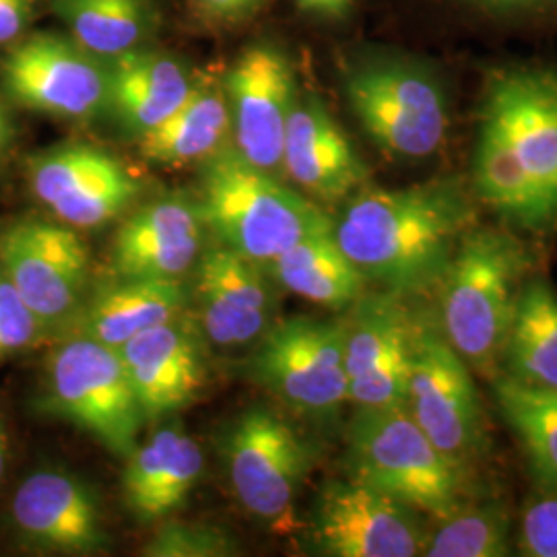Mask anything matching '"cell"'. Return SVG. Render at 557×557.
I'll list each match as a JSON object with an SVG mask.
<instances>
[{
	"label": "cell",
	"mask_w": 557,
	"mask_h": 557,
	"mask_svg": "<svg viewBox=\"0 0 557 557\" xmlns=\"http://www.w3.org/2000/svg\"><path fill=\"white\" fill-rule=\"evenodd\" d=\"M478 223L473 200L457 178L356 193L333 234L341 250L398 296L438 289L460 239Z\"/></svg>",
	"instance_id": "cell-1"
},
{
	"label": "cell",
	"mask_w": 557,
	"mask_h": 557,
	"mask_svg": "<svg viewBox=\"0 0 557 557\" xmlns=\"http://www.w3.org/2000/svg\"><path fill=\"white\" fill-rule=\"evenodd\" d=\"M197 211L223 246L257 264H271L301 239L335 227L320 207L244 160L236 147L205 160Z\"/></svg>",
	"instance_id": "cell-2"
},
{
	"label": "cell",
	"mask_w": 557,
	"mask_h": 557,
	"mask_svg": "<svg viewBox=\"0 0 557 557\" xmlns=\"http://www.w3.org/2000/svg\"><path fill=\"white\" fill-rule=\"evenodd\" d=\"M531 267L529 248L508 232L473 227L460 239L438 289L444 338L467 366H498Z\"/></svg>",
	"instance_id": "cell-3"
},
{
	"label": "cell",
	"mask_w": 557,
	"mask_h": 557,
	"mask_svg": "<svg viewBox=\"0 0 557 557\" xmlns=\"http://www.w3.org/2000/svg\"><path fill=\"white\" fill-rule=\"evenodd\" d=\"M349 478L430 517L465 504L467 467L440 453L405 405L358 407L347 430Z\"/></svg>",
	"instance_id": "cell-4"
},
{
	"label": "cell",
	"mask_w": 557,
	"mask_h": 557,
	"mask_svg": "<svg viewBox=\"0 0 557 557\" xmlns=\"http://www.w3.org/2000/svg\"><path fill=\"white\" fill-rule=\"evenodd\" d=\"M41 409L120 458L137 448L145 419L119 349L81 335L50 356Z\"/></svg>",
	"instance_id": "cell-5"
},
{
	"label": "cell",
	"mask_w": 557,
	"mask_h": 557,
	"mask_svg": "<svg viewBox=\"0 0 557 557\" xmlns=\"http://www.w3.org/2000/svg\"><path fill=\"white\" fill-rule=\"evenodd\" d=\"M347 101L380 149L400 160L434 156L448 133L440 81L407 60L361 62L345 77Z\"/></svg>",
	"instance_id": "cell-6"
},
{
	"label": "cell",
	"mask_w": 557,
	"mask_h": 557,
	"mask_svg": "<svg viewBox=\"0 0 557 557\" xmlns=\"http://www.w3.org/2000/svg\"><path fill=\"white\" fill-rule=\"evenodd\" d=\"M250 372L304 416L331 418L349 400L345 320H283L260 337Z\"/></svg>",
	"instance_id": "cell-7"
},
{
	"label": "cell",
	"mask_w": 557,
	"mask_h": 557,
	"mask_svg": "<svg viewBox=\"0 0 557 557\" xmlns=\"http://www.w3.org/2000/svg\"><path fill=\"white\" fill-rule=\"evenodd\" d=\"M407 411L440 453L467 467L487 446L483 407L467 361L438 329L416 324Z\"/></svg>",
	"instance_id": "cell-8"
},
{
	"label": "cell",
	"mask_w": 557,
	"mask_h": 557,
	"mask_svg": "<svg viewBox=\"0 0 557 557\" xmlns=\"http://www.w3.org/2000/svg\"><path fill=\"white\" fill-rule=\"evenodd\" d=\"M221 453L230 485L252 517L273 527L292 518L312 455L287 421L255 407L225 430Z\"/></svg>",
	"instance_id": "cell-9"
},
{
	"label": "cell",
	"mask_w": 557,
	"mask_h": 557,
	"mask_svg": "<svg viewBox=\"0 0 557 557\" xmlns=\"http://www.w3.org/2000/svg\"><path fill=\"white\" fill-rule=\"evenodd\" d=\"M11 100L54 119L85 120L108 110L110 60L52 34L20 41L0 64Z\"/></svg>",
	"instance_id": "cell-10"
},
{
	"label": "cell",
	"mask_w": 557,
	"mask_h": 557,
	"mask_svg": "<svg viewBox=\"0 0 557 557\" xmlns=\"http://www.w3.org/2000/svg\"><path fill=\"white\" fill-rule=\"evenodd\" d=\"M418 510L356 479L329 481L312 510L310 541L326 557L423 556Z\"/></svg>",
	"instance_id": "cell-11"
},
{
	"label": "cell",
	"mask_w": 557,
	"mask_h": 557,
	"mask_svg": "<svg viewBox=\"0 0 557 557\" xmlns=\"http://www.w3.org/2000/svg\"><path fill=\"white\" fill-rule=\"evenodd\" d=\"M0 267L44 329L73 319L85 301L89 255L71 227L21 221L0 238Z\"/></svg>",
	"instance_id": "cell-12"
},
{
	"label": "cell",
	"mask_w": 557,
	"mask_h": 557,
	"mask_svg": "<svg viewBox=\"0 0 557 557\" xmlns=\"http://www.w3.org/2000/svg\"><path fill=\"white\" fill-rule=\"evenodd\" d=\"M481 119L498 126L557 225V73L508 66L485 87Z\"/></svg>",
	"instance_id": "cell-13"
},
{
	"label": "cell",
	"mask_w": 557,
	"mask_h": 557,
	"mask_svg": "<svg viewBox=\"0 0 557 557\" xmlns=\"http://www.w3.org/2000/svg\"><path fill=\"white\" fill-rule=\"evenodd\" d=\"M384 292L361 296L345 320L349 400L358 407L405 405L416 337V317Z\"/></svg>",
	"instance_id": "cell-14"
},
{
	"label": "cell",
	"mask_w": 557,
	"mask_h": 557,
	"mask_svg": "<svg viewBox=\"0 0 557 557\" xmlns=\"http://www.w3.org/2000/svg\"><path fill=\"white\" fill-rule=\"evenodd\" d=\"M223 89L239 156L275 172L283 160L287 122L298 101L292 62L277 48L255 44L232 64Z\"/></svg>",
	"instance_id": "cell-15"
},
{
	"label": "cell",
	"mask_w": 557,
	"mask_h": 557,
	"mask_svg": "<svg viewBox=\"0 0 557 557\" xmlns=\"http://www.w3.org/2000/svg\"><path fill=\"white\" fill-rule=\"evenodd\" d=\"M29 184L38 199L75 227L116 220L140 193V182L100 147L71 143L29 161Z\"/></svg>",
	"instance_id": "cell-16"
},
{
	"label": "cell",
	"mask_w": 557,
	"mask_h": 557,
	"mask_svg": "<svg viewBox=\"0 0 557 557\" xmlns=\"http://www.w3.org/2000/svg\"><path fill=\"white\" fill-rule=\"evenodd\" d=\"M13 522L29 545L64 554L98 556L110 547L96 490L64 471H38L13 498Z\"/></svg>",
	"instance_id": "cell-17"
},
{
	"label": "cell",
	"mask_w": 557,
	"mask_h": 557,
	"mask_svg": "<svg viewBox=\"0 0 557 557\" xmlns=\"http://www.w3.org/2000/svg\"><path fill=\"white\" fill-rule=\"evenodd\" d=\"M281 168L324 202L349 199L368 182V168L351 140L314 96L296 101L285 131Z\"/></svg>",
	"instance_id": "cell-18"
},
{
	"label": "cell",
	"mask_w": 557,
	"mask_h": 557,
	"mask_svg": "<svg viewBox=\"0 0 557 557\" xmlns=\"http://www.w3.org/2000/svg\"><path fill=\"white\" fill-rule=\"evenodd\" d=\"M195 301L205 335L221 347L262 337L271 319V296L255 260L221 244L197 262Z\"/></svg>",
	"instance_id": "cell-19"
},
{
	"label": "cell",
	"mask_w": 557,
	"mask_h": 557,
	"mask_svg": "<svg viewBox=\"0 0 557 557\" xmlns=\"http://www.w3.org/2000/svg\"><path fill=\"white\" fill-rule=\"evenodd\" d=\"M119 354L145 418L178 411L202 386L205 363L199 341L176 319L126 341Z\"/></svg>",
	"instance_id": "cell-20"
},
{
	"label": "cell",
	"mask_w": 557,
	"mask_h": 557,
	"mask_svg": "<svg viewBox=\"0 0 557 557\" xmlns=\"http://www.w3.org/2000/svg\"><path fill=\"white\" fill-rule=\"evenodd\" d=\"M202 220L197 205L165 199L140 207L114 239L119 277L180 278L199 259Z\"/></svg>",
	"instance_id": "cell-21"
},
{
	"label": "cell",
	"mask_w": 557,
	"mask_h": 557,
	"mask_svg": "<svg viewBox=\"0 0 557 557\" xmlns=\"http://www.w3.org/2000/svg\"><path fill=\"white\" fill-rule=\"evenodd\" d=\"M200 473L199 444L172 423L126 457L122 475L124 502L140 522H156L184 504Z\"/></svg>",
	"instance_id": "cell-22"
},
{
	"label": "cell",
	"mask_w": 557,
	"mask_h": 557,
	"mask_svg": "<svg viewBox=\"0 0 557 557\" xmlns=\"http://www.w3.org/2000/svg\"><path fill=\"white\" fill-rule=\"evenodd\" d=\"M188 301L180 278L119 277L83 301L77 317L81 337L119 349L126 341L176 319Z\"/></svg>",
	"instance_id": "cell-23"
},
{
	"label": "cell",
	"mask_w": 557,
	"mask_h": 557,
	"mask_svg": "<svg viewBox=\"0 0 557 557\" xmlns=\"http://www.w3.org/2000/svg\"><path fill=\"white\" fill-rule=\"evenodd\" d=\"M193 87L178 60L131 50L110 60L108 110L126 133L143 137L170 119Z\"/></svg>",
	"instance_id": "cell-24"
},
{
	"label": "cell",
	"mask_w": 557,
	"mask_h": 557,
	"mask_svg": "<svg viewBox=\"0 0 557 557\" xmlns=\"http://www.w3.org/2000/svg\"><path fill=\"white\" fill-rule=\"evenodd\" d=\"M230 135L232 116L225 89L195 85L170 119L139 137L140 153L163 165L205 161L225 147Z\"/></svg>",
	"instance_id": "cell-25"
},
{
	"label": "cell",
	"mask_w": 557,
	"mask_h": 557,
	"mask_svg": "<svg viewBox=\"0 0 557 557\" xmlns=\"http://www.w3.org/2000/svg\"><path fill=\"white\" fill-rule=\"evenodd\" d=\"M473 182L479 199L492 207L502 221L529 232L554 227L537 188L522 170L498 126L487 119L479 122Z\"/></svg>",
	"instance_id": "cell-26"
},
{
	"label": "cell",
	"mask_w": 557,
	"mask_h": 557,
	"mask_svg": "<svg viewBox=\"0 0 557 557\" xmlns=\"http://www.w3.org/2000/svg\"><path fill=\"white\" fill-rule=\"evenodd\" d=\"M502 359L506 376L557 391V294L545 278L522 285Z\"/></svg>",
	"instance_id": "cell-27"
},
{
	"label": "cell",
	"mask_w": 557,
	"mask_h": 557,
	"mask_svg": "<svg viewBox=\"0 0 557 557\" xmlns=\"http://www.w3.org/2000/svg\"><path fill=\"white\" fill-rule=\"evenodd\" d=\"M271 267L285 289L331 310L351 308L368 281L341 250L333 230L301 239Z\"/></svg>",
	"instance_id": "cell-28"
},
{
	"label": "cell",
	"mask_w": 557,
	"mask_h": 557,
	"mask_svg": "<svg viewBox=\"0 0 557 557\" xmlns=\"http://www.w3.org/2000/svg\"><path fill=\"white\" fill-rule=\"evenodd\" d=\"M52 11L81 48L103 60L137 50L156 17L149 0H52Z\"/></svg>",
	"instance_id": "cell-29"
},
{
	"label": "cell",
	"mask_w": 557,
	"mask_h": 557,
	"mask_svg": "<svg viewBox=\"0 0 557 557\" xmlns=\"http://www.w3.org/2000/svg\"><path fill=\"white\" fill-rule=\"evenodd\" d=\"M504 421L520 440L539 485L557 490V391L504 376L494 382Z\"/></svg>",
	"instance_id": "cell-30"
},
{
	"label": "cell",
	"mask_w": 557,
	"mask_h": 557,
	"mask_svg": "<svg viewBox=\"0 0 557 557\" xmlns=\"http://www.w3.org/2000/svg\"><path fill=\"white\" fill-rule=\"evenodd\" d=\"M510 515L496 502L467 506L442 518L440 527L425 539L428 557L510 556Z\"/></svg>",
	"instance_id": "cell-31"
},
{
	"label": "cell",
	"mask_w": 557,
	"mask_h": 557,
	"mask_svg": "<svg viewBox=\"0 0 557 557\" xmlns=\"http://www.w3.org/2000/svg\"><path fill=\"white\" fill-rule=\"evenodd\" d=\"M143 556L147 557H230L238 556V545L225 531L211 524L172 522L158 531Z\"/></svg>",
	"instance_id": "cell-32"
},
{
	"label": "cell",
	"mask_w": 557,
	"mask_h": 557,
	"mask_svg": "<svg viewBox=\"0 0 557 557\" xmlns=\"http://www.w3.org/2000/svg\"><path fill=\"white\" fill-rule=\"evenodd\" d=\"M518 554L557 557V490L539 485L520 515Z\"/></svg>",
	"instance_id": "cell-33"
},
{
	"label": "cell",
	"mask_w": 557,
	"mask_h": 557,
	"mask_svg": "<svg viewBox=\"0 0 557 557\" xmlns=\"http://www.w3.org/2000/svg\"><path fill=\"white\" fill-rule=\"evenodd\" d=\"M41 331L44 324L0 271V361L29 349Z\"/></svg>",
	"instance_id": "cell-34"
},
{
	"label": "cell",
	"mask_w": 557,
	"mask_h": 557,
	"mask_svg": "<svg viewBox=\"0 0 557 557\" xmlns=\"http://www.w3.org/2000/svg\"><path fill=\"white\" fill-rule=\"evenodd\" d=\"M36 0H0V44L13 41L34 17Z\"/></svg>",
	"instance_id": "cell-35"
},
{
	"label": "cell",
	"mask_w": 557,
	"mask_h": 557,
	"mask_svg": "<svg viewBox=\"0 0 557 557\" xmlns=\"http://www.w3.org/2000/svg\"><path fill=\"white\" fill-rule=\"evenodd\" d=\"M264 0H195L200 13L213 20H239L257 11Z\"/></svg>",
	"instance_id": "cell-36"
},
{
	"label": "cell",
	"mask_w": 557,
	"mask_h": 557,
	"mask_svg": "<svg viewBox=\"0 0 557 557\" xmlns=\"http://www.w3.org/2000/svg\"><path fill=\"white\" fill-rule=\"evenodd\" d=\"M473 2L492 11H537V9H547L557 4V0H473Z\"/></svg>",
	"instance_id": "cell-37"
},
{
	"label": "cell",
	"mask_w": 557,
	"mask_h": 557,
	"mask_svg": "<svg viewBox=\"0 0 557 557\" xmlns=\"http://www.w3.org/2000/svg\"><path fill=\"white\" fill-rule=\"evenodd\" d=\"M354 0H298L299 9L324 17H341Z\"/></svg>",
	"instance_id": "cell-38"
},
{
	"label": "cell",
	"mask_w": 557,
	"mask_h": 557,
	"mask_svg": "<svg viewBox=\"0 0 557 557\" xmlns=\"http://www.w3.org/2000/svg\"><path fill=\"white\" fill-rule=\"evenodd\" d=\"M9 140H11V124H9V119H7V114H4V110L0 106V153L4 151Z\"/></svg>",
	"instance_id": "cell-39"
},
{
	"label": "cell",
	"mask_w": 557,
	"mask_h": 557,
	"mask_svg": "<svg viewBox=\"0 0 557 557\" xmlns=\"http://www.w3.org/2000/svg\"><path fill=\"white\" fill-rule=\"evenodd\" d=\"M7 448H9V436H7V428L4 421L0 418V479L4 473V462H7Z\"/></svg>",
	"instance_id": "cell-40"
}]
</instances>
